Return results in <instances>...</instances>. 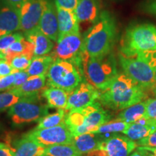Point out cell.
<instances>
[{"mask_svg":"<svg viewBox=\"0 0 156 156\" xmlns=\"http://www.w3.org/2000/svg\"><path fill=\"white\" fill-rule=\"evenodd\" d=\"M20 55H30L34 56V45L24 38L12 44L5 53V59L10 63L15 56Z\"/></svg>","mask_w":156,"mask_h":156,"instance_id":"cell-24","label":"cell"},{"mask_svg":"<svg viewBox=\"0 0 156 156\" xmlns=\"http://www.w3.org/2000/svg\"><path fill=\"white\" fill-rule=\"evenodd\" d=\"M34 56L30 55H20L15 56L11 60L10 64L15 71H25L30 67Z\"/></svg>","mask_w":156,"mask_h":156,"instance_id":"cell-32","label":"cell"},{"mask_svg":"<svg viewBox=\"0 0 156 156\" xmlns=\"http://www.w3.org/2000/svg\"><path fill=\"white\" fill-rule=\"evenodd\" d=\"M16 72L12 67L11 64L6 59L0 60V77L9 75Z\"/></svg>","mask_w":156,"mask_h":156,"instance_id":"cell-37","label":"cell"},{"mask_svg":"<svg viewBox=\"0 0 156 156\" xmlns=\"http://www.w3.org/2000/svg\"><path fill=\"white\" fill-rule=\"evenodd\" d=\"M145 103V119L156 120V98H150L146 101Z\"/></svg>","mask_w":156,"mask_h":156,"instance_id":"cell-33","label":"cell"},{"mask_svg":"<svg viewBox=\"0 0 156 156\" xmlns=\"http://www.w3.org/2000/svg\"><path fill=\"white\" fill-rule=\"evenodd\" d=\"M46 0H28L20 8V30L25 33L39 26Z\"/></svg>","mask_w":156,"mask_h":156,"instance_id":"cell-12","label":"cell"},{"mask_svg":"<svg viewBox=\"0 0 156 156\" xmlns=\"http://www.w3.org/2000/svg\"><path fill=\"white\" fill-rule=\"evenodd\" d=\"M46 75L30 76L27 81L21 86L16 88H12L9 90L20 97L31 96L38 95L44 90L46 86Z\"/></svg>","mask_w":156,"mask_h":156,"instance_id":"cell-18","label":"cell"},{"mask_svg":"<svg viewBox=\"0 0 156 156\" xmlns=\"http://www.w3.org/2000/svg\"><path fill=\"white\" fill-rule=\"evenodd\" d=\"M22 98L10 90L0 93V112L9 109Z\"/></svg>","mask_w":156,"mask_h":156,"instance_id":"cell-30","label":"cell"},{"mask_svg":"<svg viewBox=\"0 0 156 156\" xmlns=\"http://www.w3.org/2000/svg\"><path fill=\"white\" fill-rule=\"evenodd\" d=\"M129 156H147V155H146L145 154H144L143 153H142L141 151L136 150V151L134 152L133 153L131 154V155H129Z\"/></svg>","mask_w":156,"mask_h":156,"instance_id":"cell-43","label":"cell"},{"mask_svg":"<svg viewBox=\"0 0 156 156\" xmlns=\"http://www.w3.org/2000/svg\"><path fill=\"white\" fill-rule=\"evenodd\" d=\"M3 35H5V34H4V33L2 32V31H0V37H2V36Z\"/></svg>","mask_w":156,"mask_h":156,"instance_id":"cell-46","label":"cell"},{"mask_svg":"<svg viewBox=\"0 0 156 156\" xmlns=\"http://www.w3.org/2000/svg\"><path fill=\"white\" fill-rule=\"evenodd\" d=\"M136 146V142L126 136L113 134L104 138L95 150L84 156H129Z\"/></svg>","mask_w":156,"mask_h":156,"instance_id":"cell-9","label":"cell"},{"mask_svg":"<svg viewBox=\"0 0 156 156\" xmlns=\"http://www.w3.org/2000/svg\"><path fill=\"white\" fill-rule=\"evenodd\" d=\"M155 80H156V69H155Z\"/></svg>","mask_w":156,"mask_h":156,"instance_id":"cell-47","label":"cell"},{"mask_svg":"<svg viewBox=\"0 0 156 156\" xmlns=\"http://www.w3.org/2000/svg\"><path fill=\"white\" fill-rule=\"evenodd\" d=\"M0 58H1V59H5V56H4L3 54H0Z\"/></svg>","mask_w":156,"mask_h":156,"instance_id":"cell-45","label":"cell"},{"mask_svg":"<svg viewBox=\"0 0 156 156\" xmlns=\"http://www.w3.org/2000/svg\"><path fill=\"white\" fill-rule=\"evenodd\" d=\"M47 102L48 108L64 109L67 105L69 93L58 87H50L44 89L41 93Z\"/></svg>","mask_w":156,"mask_h":156,"instance_id":"cell-23","label":"cell"},{"mask_svg":"<svg viewBox=\"0 0 156 156\" xmlns=\"http://www.w3.org/2000/svg\"><path fill=\"white\" fill-rule=\"evenodd\" d=\"M4 147H7V146L5 144L0 142V148H4Z\"/></svg>","mask_w":156,"mask_h":156,"instance_id":"cell-44","label":"cell"},{"mask_svg":"<svg viewBox=\"0 0 156 156\" xmlns=\"http://www.w3.org/2000/svg\"><path fill=\"white\" fill-rule=\"evenodd\" d=\"M44 147L51 145L72 144L74 136L65 122L51 128L36 129L25 135Z\"/></svg>","mask_w":156,"mask_h":156,"instance_id":"cell-10","label":"cell"},{"mask_svg":"<svg viewBox=\"0 0 156 156\" xmlns=\"http://www.w3.org/2000/svg\"><path fill=\"white\" fill-rule=\"evenodd\" d=\"M83 75L86 81L99 90H105L119 75L116 62L112 52L101 57H90L83 51Z\"/></svg>","mask_w":156,"mask_h":156,"instance_id":"cell-3","label":"cell"},{"mask_svg":"<svg viewBox=\"0 0 156 156\" xmlns=\"http://www.w3.org/2000/svg\"><path fill=\"white\" fill-rule=\"evenodd\" d=\"M145 101H141L129 108L124 109V111L118 115L117 119L127 123L137 122L138 121L145 118Z\"/></svg>","mask_w":156,"mask_h":156,"instance_id":"cell-26","label":"cell"},{"mask_svg":"<svg viewBox=\"0 0 156 156\" xmlns=\"http://www.w3.org/2000/svg\"><path fill=\"white\" fill-rule=\"evenodd\" d=\"M27 40L34 46V56H44L53 49L54 43L52 40L41 31L39 27L34 30L25 33Z\"/></svg>","mask_w":156,"mask_h":156,"instance_id":"cell-17","label":"cell"},{"mask_svg":"<svg viewBox=\"0 0 156 156\" xmlns=\"http://www.w3.org/2000/svg\"><path fill=\"white\" fill-rule=\"evenodd\" d=\"M13 74L15 75V80L12 88H16V87L21 86L23 84H24L27 81L28 77H30L26 71H16Z\"/></svg>","mask_w":156,"mask_h":156,"instance_id":"cell-35","label":"cell"},{"mask_svg":"<svg viewBox=\"0 0 156 156\" xmlns=\"http://www.w3.org/2000/svg\"><path fill=\"white\" fill-rule=\"evenodd\" d=\"M75 12L80 23H94L100 15L96 0H78Z\"/></svg>","mask_w":156,"mask_h":156,"instance_id":"cell-20","label":"cell"},{"mask_svg":"<svg viewBox=\"0 0 156 156\" xmlns=\"http://www.w3.org/2000/svg\"><path fill=\"white\" fill-rule=\"evenodd\" d=\"M58 24V40L68 34L80 32L78 20L75 11L63 8L56 5Z\"/></svg>","mask_w":156,"mask_h":156,"instance_id":"cell-16","label":"cell"},{"mask_svg":"<svg viewBox=\"0 0 156 156\" xmlns=\"http://www.w3.org/2000/svg\"><path fill=\"white\" fill-rule=\"evenodd\" d=\"M83 38L80 33H73L57 41V44L51 56L54 60L61 59L73 62L83 70Z\"/></svg>","mask_w":156,"mask_h":156,"instance_id":"cell-8","label":"cell"},{"mask_svg":"<svg viewBox=\"0 0 156 156\" xmlns=\"http://www.w3.org/2000/svg\"><path fill=\"white\" fill-rule=\"evenodd\" d=\"M23 38L24 36L20 33H11L3 35L0 37V54L5 56L6 51L8 49L12 44Z\"/></svg>","mask_w":156,"mask_h":156,"instance_id":"cell-31","label":"cell"},{"mask_svg":"<svg viewBox=\"0 0 156 156\" xmlns=\"http://www.w3.org/2000/svg\"><path fill=\"white\" fill-rule=\"evenodd\" d=\"M136 143L138 146H141V147H156V131L153 132L147 137L138 140V142Z\"/></svg>","mask_w":156,"mask_h":156,"instance_id":"cell-34","label":"cell"},{"mask_svg":"<svg viewBox=\"0 0 156 156\" xmlns=\"http://www.w3.org/2000/svg\"><path fill=\"white\" fill-rule=\"evenodd\" d=\"M0 156H15L14 151L9 147L0 148Z\"/></svg>","mask_w":156,"mask_h":156,"instance_id":"cell-41","label":"cell"},{"mask_svg":"<svg viewBox=\"0 0 156 156\" xmlns=\"http://www.w3.org/2000/svg\"><path fill=\"white\" fill-rule=\"evenodd\" d=\"M45 156H82L72 144H62L46 147Z\"/></svg>","mask_w":156,"mask_h":156,"instance_id":"cell-29","label":"cell"},{"mask_svg":"<svg viewBox=\"0 0 156 156\" xmlns=\"http://www.w3.org/2000/svg\"><path fill=\"white\" fill-rule=\"evenodd\" d=\"M46 147L24 136L15 144V156H45Z\"/></svg>","mask_w":156,"mask_h":156,"instance_id":"cell-22","label":"cell"},{"mask_svg":"<svg viewBox=\"0 0 156 156\" xmlns=\"http://www.w3.org/2000/svg\"><path fill=\"white\" fill-rule=\"evenodd\" d=\"M136 150L141 151L142 153L145 154L147 156H156V147H141V146H138Z\"/></svg>","mask_w":156,"mask_h":156,"instance_id":"cell-39","label":"cell"},{"mask_svg":"<svg viewBox=\"0 0 156 156\" xmlns=\"http://www.w3.org/2000/svg\"><path fill=\"white\" fill-rule=\"evenodd\" d=\"M0 60H1V58H0Z\"/></svg>","mask_w":156,"mask_h":156,"instance_id":"cell-49","label":"cell"},{"mask_svg":"<svg viewBox=\"0 0 156 156\" xmlns=\"http://www.w3.org/2000/svg\"><path fill=\"white\" fill-rule=\"evenodd\" d=\"M78 0H55L56 5L63 8L75 11L77 5Z\"/></svg>","mask_w":156,"mask_h":156,"instance_id":"cell-38","label":"cell"},{"mask_svg":"<svg viewBox=\"0 0 156 156\" xmlns=\"http://www.w3.org/2000/svg\"><path fill=\"white\" fill-rule=\"evenodd\" d=\"M84 119L85 133H92L99 126L106 124L111 118L110 114L104 110L99 102L80 109Z\"/></svg>","mask_w":156,"mask_h":156,"instance_id":"cell-13","label":"cell"},{"mask_svg":"<svg viewBox=\"0 0 156 156\" xmlns=\"http://www.w3.org/2000/svg\"><path fill=\"white\" fill-rule=\"evenodd\" d=\"M83 72L69 61L55 59L46 77L48 85L71 93L83 82Z\"/></svg>","mask_w":156,"mask_h":156,"instance_id":"cell-5","label":"cell"},{"mask_svg":"<svg viewBox=\"0 0 156 156\" xmlns=\"http://www.w3.org/2000/svg\"><path fill=\"white\" fill-rule=\"evenodd\" d=\"M54 62V58L51 55L34 56L30 67L25 71L29 76L46 75Z\"/></svg>","mask_w":156,"mask_h":156,"instance_id":"cell-25","label":"cell"},{"mask_svg":"<svg viewBox=\"0 0 156 156\" xmlns=\"http://www.w3.org/2000/svg\"><path fill=\"white\" fill-rule=\"evenodd\" d=\"M100 93L87 81H83L78 87L69 93L66 111L72 112L93 104L98 99Z\"/></svg>","mask_w":156,"mask_h":156,"instance_id":"cell-11","label":"cell"},{"mask_svg":"<svg viewBox=\"0 0 156 156\" xmlns=\"http://www.w3.org/2000/svg\"><path fill=\"white\" fill-rule=\"evenodd\" d=\"M116 27L110 13L103 11L85 34L83 51L90 57H101L112 52L115 44Z\"/></svg>","mask_w":156,"mask_h":156,"instance_id":"cell-1","label":"cell"},{"mask_svg":"<svg viewBox=\"0 0 156 156\" xmlns=\"http://www.w3.org/2000/svg\"><path fill=\"white\" fill-rule=\"evenodd\" d=\"M130 124L131 123H127L116 119V120L108 122L99 126L92 133L98 134H107L111 133H119V132L124 133V132H125L129 126Z\"/></svg>","mask_w":156,"mask_h":156,"instance_id":"cell-28","label":"cell"},{"mask_svg":"<svg viewBox=\"0 0 156 156\" xmlns=\"http://www.w3.org/2000/svg\"><path fill=\"white\" fill-rule=\"evenodd\" d=\"M120 64L124 74L137 83L144 90L156 87L155 69L136 54L132 56L119 54Z\"/></svg>","mask_w":156,"mask_h":156,"instance_id":"cell-6","label":"cell"},{"mask_svg":"<svg viewBox=\"0 0 156 156\" xmlns=\"http://www.w3.org/2000/svg\"><path fill=\"white\" fill-rule=\"evenodd\" d=\"M147 11L148 12L151 13V14L156 15V0L152 2L147 6Z\"/></svg>","mask_w":156,"mask_h":156,"instance_id":"cell-42","label":"cell"},{"mask_svg":"<svg viewBox=\"0 0 156 156\" xmlns=\"http://www.w3.org/2000/svg\"><path fill=\"white\" fill-rule=\"evenodd\" d=\"M66 113L64 109H58L57 112L43 117L38 121V124L35 128L36 129L51 128L64 123L66 118Z\"/></svg>","mask_w":156,"mask_h":156,"instance_id":"cell-27","label":"cell"},{"mask_svg":"<svg viewBox=\"0 0 156 156\" xmlns=\"http://www.w3.org/2000/svg\"><path fill=\"white\" fill-rule=\"evenodd\" d=\"M156 131V120L142 119L137 122L131 123L124 134L130 140L135 141L147 137L150 134Z\"/></svg>","mask_w":156,"mask_h":156,"instance_id":"cell-19","label":"cell"},{"mask_svg":"<svg viewBox=\"0 0 156 156\" xmlns=\"http://www.w3.org/2000/svg\"><path fill=\"white\" fill-rule=\"evenodd\" d=\"M155 49L156 27L151 24H141L127 29L122 38L119 53L132 56Z\"/></svg>","mask_w":156,"mask_h":156,"instance_id":"cell-4","label":"cell"},{"mask_svg":"<svg viewBox=\"0 0 156 156\" xmlns=\"http://www.w3.org/2000/svg\"><path fill=\"white\" fill-rule=\"evenodd\" d=\"M6 1H7L9 5L12 6V7L20 9V8L26 2H28V0H6Z\"/></svg>","mask_w":156,"mask_h":156,"instance_id":"cell-40","label":"cell"},{"mask_svg":"<svg viewBox=\"0 0 156 156\" xmlns=\"http://www.w3.org/2000/svg\"><path fill=\"white\" fill-rule=\"evenodd\" d=\"M18 30H20V9L6 0H0V31L7 34Z\"/></svg>","mask_w":156,"mask_h":156,"instance_id":"cell-14","label":"cell"},{"mask_svg":"<svg viewBox=\"0 0 156 156\" xmlns=\"http://www.w3.org/2000/svg\"><path fill=\"white\" fill-rule=\"evenodd\" d=\"M155 93H156V89H155Z\"/></svg>","mask_w":156,"mask_h":156,"instance_id":"cell-48","label":"cell"},{"mask_svg":"<svg viewBox=\"0 0 156 156\" xmlns=\"http://www.w3.org/2000/svg\"><path fill=\"white\" fill-rule=\"evenodd\" d=\"M48 106L41 102L38 95L23 97L9 108L8 114L15 125L38 122L48 114Z\"/></svg>","mask_w":156,"mask_h":156,"instance_id":"cell-7","label":"cell"},{"mask_svg":"<svg viewBox=\"0 0 156 156\" xmlns=\"http://www.w3.org/2000/svg\"><path fill=\"white\" fill-rule=\"evenodd\" d=\"M39 29L51 40L57 42L58 24L55 6L51 2L46 0L44 10L39 23Z\"/></svg>","mask_w":156,"mask_h":156,"instance_id":"cell-15","label":"cell"},{"mask_svg":"<svg viewBox=\"0 0 156 156\" xmlns=\"http://www.w3.org/2000/svg\"><path fill=\"white\" fill-rule=\"evenodd\" d=\"M103 139L102 134L85 133L74 137L72 145L83 155L95 150Z\"/></svg>","mask_w":156,"mask_h":156,"instance_id":"cell-21","label":"cell"},{"mask_svg":"<svg viewBox=\"0 0 156 156\" xmlns=\"http://www.w3.org/2000/svg\"><path fill=\"white\" fill-rule=\"evenodd\" d=\"M15 77L14 74L5 76V77H0V91L5 90L11 89L15 83Z\"/></svg>","mask_w":156,"mask_h":156,"instance_id":"cell-36","label":"cell"},{"mask_svg":"<svg viewBox=\"0 0 156 156\" xmlns=\"http://www.w3.org/2000/svg\"><path fill=\"white\" fill-rule=\"evenodd\" d=\"M145 90L126 74H119L112 85L102 93L98 100L103 106L124 110L141 102L146 96Z\"/></svg>","mask_w":156,"mask_h":156,"instance_id":"cell-2","label":"cell"}]
</instances>
